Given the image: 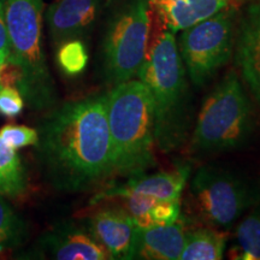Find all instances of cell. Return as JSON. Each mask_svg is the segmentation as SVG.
Instances as JSON below:
<instances>
[{"mask_svg": "<svg viewBox=\"0 0 260 260\" xmlns=\"http://www.w3.org/2000/svg\"><path fill=\"white\" fill-rule=\"evenodd\" d=\"M37 145L48 181L59 190L86 191L116 176L106 94L58 107Z\"/></svg>", "mask_w": 260, "mask_h": 260, "instance_id": "1", "label": "cell"}, {"mask_svg": "<svg viewBox=\"0 0 260 260\" xmlns=\"http://www.w3.org/2000/svg\"><path fill=\"white\" fill-rule=\"evenodd\" d=\"M138 77L152 98L157 148L162 153H172L184 147L193 129L194 111L175 32L161 28L153 38Z\"/></svg>", "mask_w": 260, "mask_h": 260, "instance_id": "2", "label": "cell"}, {"mask_svg": "<svg viewBox=\"0 0 260 260\" xmlns=\"http://www.w3.org/2000/svg\"><path fill=\"white\" fill-rule=\"evenodd\" d=\"M115 175L134 177L155 167L154 117L152 98L141 80L111 87L106 94Z\"/></svg>", "mask_w": 260, "mask_h": 260, "instance_id": "3", "label": "cell"}, {"mask_svg": "<svg viewBox=\"0 0 260 260\" xmlns=\"http://www.w3.org/2000/svg\"><path fill=\"white\" fill-rule=\"evenodd\" d=\"M255 132L253 105L235 71L216 84L204 100L189 140L188 152L198 158L236 151L251 141Z\"/></svg>", "mask_w": 260, "mask_h": 260, "instance_id": "4", "label": "cell"}, {"mask_svg": "<svg viewBox=\"0 0 260 260\" xmlns=\"http://www.w3.org/2000/svg\"><path fill=\"white\" fill-rule=\"evenodd\" d=\"M42 0H8L4 6L10 39L8 61L21 71L19 92L38 107L50 106L54 89L42 50Z\"/></svg>", "mask_w": 260, "mask_h": 260, "instance_id": "5", "label": "cell"}, {"mask_svg": "<svg viewBox=\"0 0 260 260\" xmlns=\"http://www.w3.org/2000/svg\"><path fill=\"white\" fill-rule=\"evenodd\" d=\"M153 12L148 0H123L113 10L103 40V69L110 86L139 76L151 46Z\"/></svg>", "mask_w": 260, "mask_h": 260, "instance_id": "6", "label": "cell"}, {"mask_svg": "<svg viewBox=\"0 0 260 260\" xmlns=\"http://www.w3.org/2000/svg\"><path fill=\"white\" fill-rule=\"evenodd\" d=\"M189 198L204 223L229 230L260 204V180L218 165H203L191 177Z\"/></svg>", "mask_w": 260, "mask_h": 260, "instance_id": "7", "label": "cell"}, {"mask_svg": "<svg viewBox=\"0 0 260 260\" xmlns=\"http://www.w3.org/2000/svg\"><path fill=\"white\" fill-rule=\"evenodd\" d=\"M239 16L233 4L180 30L177 48L193 86H206L233 58Z\"/></svg>", "mask_w": 260, "mask_h": 260, "instance_id": "8", "label": "cell"}, {"mask_svg": "<svg viewBox=\"0 0 260 260\" xmlns=\"http://www.w3.org/2000/svg\"><path fill=\"white\" fill-rule=\"evenodd\" d=\"M189 177L187 167L154 174H141L126 178L124 183L116 184L95 197V203L117 200L130 214L135 224L144 228L148 211L158 201L181 199V194Z\"/></svg>", "mask_w": 260, "mask_h": 260, "instance_id": "9", "label": "cell"}, {"mask_svg": "<svg viewBox=\"0 0 260 260\" xmlns=\"http://www.w3.org/2000/svg\"><path fill=\"white\" fill-rule=\"evenodd\" d=\"M138 225L119 203L96 209L88 218L87 230L112 259L132 258Z\"/></svg>", "mask_w": 260, "mask_h": 260, "instance_id": "10", "label": "cell"}, {"mask_svg": "<svg viewBox=\"0 0 260 260\" xmlns=\"http://www.w3.org/2000/svg\"><path fill=\"white\" fill-rule=\"evenodd\" d=\"M234 56L242 79L260 104V0H249L239 16Z\"/></svg>", "mask_w": 260, "mask_h": 260, "instance_id": "11", "label": "cell"}, {"mask_svg": "<svg viewBox=\"0 0 260 260\" xmlns=\"http://www.w3.org/2000/svg\"><path fill=\"white\" fill-rule=\"evenodd\" d=\"M100 5L102 0H56L46 14L53 41L59 45L86 35L95 22Z\"/></svg>", "mask_w": 260, "mask_h": 260, "instance_id": "12", "label": "cell"}, {"mask_svg": "<svg viewBox=\"0 0 260 260\" xmlns=\"http://www.w3.org/2000/svg\"><path fill=\"white\" fill-rule=\"evenodd\" d=\"M187 228L183 220L168 225L138 226L132 258L139 260H177L186 242Z\"/></svg>", "mask_w": 260, "mask_h": 260, "instance_id": "13", "label": "cell"}, {"mask_svg": "<svg viewBox=\"0 0 260 260\" xmlns=\"http://www.w3.org/2000/svg\"><path fill=\"white\" fill-rule=\"evenodd\" d=\"M51 258L58 260H107L110 253L90 235L88 230L73 224L60 225L48 233L44 245Z\"/></svg>", "mask_w": 260, "mask_h": 260, "instance_id": "14", "label": "cell"}, {"mask_svg": "<svg viewBox=\"0 0 260 260\" xmlns=\"http://www.w3.org/2000/svg\"><path fill=\"white\" fill-rule=\"evenodd\" d=\"M160 28L178 32L182 29L210 17L236 0H148Z\"/></svg>", "mask_w": 260, "mask_h": 260, "instance_id": "15", "label": "cell"}, {"mask_svg": "<svg viewBox=\"0 0 260 260\" xmlns=\"http://www.w3.org/2000/svg\"><path fill=\"white\" fill-rule=\"evenodd\" d=\"M226 239L222 230L203 226L188 230L182 249L181 260H219L223 259Z\"/></svg>", "mask_w": 260, "mask_h": 260, "instance_id": "16", "label": "cell"}, {"mask_svg": "<svg viewBox=\"0 0 260 260\" xmlns=\"http://www.w3.org/2000/svg\"><path fill=\"white\" fill-rule=\"evenodd\" d=\"M27 190V177L16 149L0 140V195L19 198Z\"/></svg>", "mask_w": 260, "mask_h": 260, "instance_id": "17", "label": "cell"}, {"mask_svg": "<svg viewBox=\"0 0 260 260\" xmlns=\"http://www.w3.org/2000/svg\"><path fill=\"white\" fill-rule=\"evenodd\" d=\"M236 243L233 248V258L241 260H260V205L237 224Z\"/></svg>", "mask_w": 260, "mask_h": 260, "instance_id": "18", "label": "cell"}, {"mask_svg": "<svg viewBox=\"0 0 260 260\" xmlns=\"http://www.w3.org/2000/svg\"><path fill=\"white\" fill-rule=\"evenodd\" d=\"M57 64L67 76L82 74L88 64V52L81 39L60 42L57 51Z\"/></svg>", "mask_w": 260, "mask_h": 260, "instance_id": "19", "label": "cell"}, {"mask_svg": "<svg viewBox=\"0 0 260 260\" xmlns=\"http://www.w3.org/2000/svg\"><path fill=\"white\" fill-rule=\"evenodd\" d=\"M24 235L23 222L0 195V251L18 245Z\"/></svg>", "mask_w": 260, "mask_h": 260, "instance_id": "20", "label": "cell"}, {"mask_svg": "<svg viewBox=\"0 0 260 260\" xmlns=\"http://www.w3.org/2000/svg\"><path fill=\"white\" fill-rule=\"evenodd\" d=\"M181 217V199H169L158 201L148 211L145 226L168 225L175 223Z\"/></svg>", "mask_w": 260, "mask_h": 260, "instance_id": "21", "label": "cell"}, {"mask_svg": "<svg viewBox=\"0 0 260 260\" xmlns=\"http://www.w3.org/2000/svg\"><path fill=\"white\" fill-rule=\"evenodd\" d=\"M0 140L12 149L37 145L39 134L35 129L25 125L8 124L0 129Z\"/></svg>", "mask_w": 260, "mask_h": 260, "instance_id": "22", "label": "cell"}, {"mask_svg": "<svg viewBox=\"0 0 260 260\" xmlns=\"http://www.w3.org/2000/svg\"><path fill=\"white\" fill-rule=\"evenodd\" d=\"M23 96L16 87H0V113L8 117L17 116L23 110Z\"/></svg>", "mask_w": 260, "mask_h": 260, "instance_id": "23", "label": "cell"}, {"mask_svg": "<svg viewBox=\"0 0 260 260\" xmlns=\"http://www.w3.org/2000/svg\"><path fill=\"white\" fill-rule=\"evenodd\" d=\"M0 52H4L5 54H10V39L8 27L5 23L4 16V4L3 0H0Z\"/></svg>", "mask_w": 260, "mask_h": 260, "instance_id": "24", "label": "cell"}, {"mask_svg": "<svg viewBox=\"0 0 260 260\" xmlns=\"http://www.w3.org/2000/svg\"><path fill=\"white\" fill-rule=\"evenodd\" d=\"M6 59H8V54H5L4 52H0V77H2V71L4 69ZM0 87H2V83H0Z\"/></svg>", "mask_w": 260, "mask_h": 260, "instance_id": "25", "label": "cell"}]
</instances>
